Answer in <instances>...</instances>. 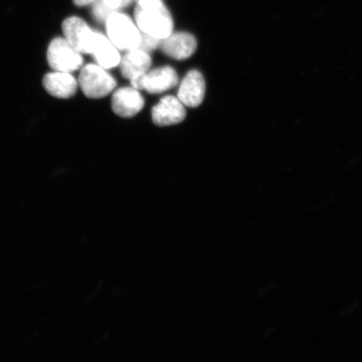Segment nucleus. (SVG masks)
I'll return each instance as SVG.
<instances>
[{"label": "nucleus", "instance_id": "f257e3e1", "mask_svg": "<svg viewBox=\"0 0 362 362\" xmlns=\"http://www.w3.org/2000/svg\"><path fill=\"white\" fill-rule=\"evenodd\" d=\"M137 3L134 18L139 30L160 40L173 33V18L162 0H139Z\"/></svg>", "mask_w": 362, "mask_h": 362}, {"label": "nucleus", "instance_id": "f03ea898", "mask_svg": "<svg viewBox=\"0 0 362 362\" xmlns=\"http://www.w3.org/2000/svg\"><path fill=\"white\" fill-rule=\"evenodd\" d=\"M107 37L121 51L139 48L142 34L128 16L113 11L105 21Z\"/></svg>", "mask_w": 362, "mask_h": 362}, {"label": "nucleus", "instance_id": "7ed1b4c3", "mask_svg": "<svg viewBox=\"0 0 362 362\" xmlns=\"http://www.w3.org/2000/svg\"><path fill=\"white\" fill-rule=\"evenodd\" d=\"M105 68L98 64H88L81 68L78 84L89 98H102L112 92L117 81Z\"/></svg>", "mask_w": 362, "mask_h": 362}, {"label": "nucleus", "instance_id": "20e7f679", "mask_svg": "<svg viewBox=\"0 0 362 362\" xmlns=\"http://www.w3.org/2000/svg\"><path fill=\"white\" fill-rule=\"evenodd\" d=\"M48 64L53 71L74 72L83 65L81 54L68 43L64 37L54 38L47 49Z\"/></svg>", "mask_w": 362, "mask_h": 362}, {"label": "nucleus", "instance_id": "39448f33", "mask_svg": "<svg viewBox=\"0 0 362 362\" xmlns=\"http://www.w3.org/2000/svg\"><path fill=\"white\" fill-rule=\"evenodd\" d=\"M62 31L64 38L72 47L81 54H92L97 31L90 26L81 18L71 16L62 23Z\"/></svg>", "mask_w": 362, "mask_h": 362}, {"label": "nucleus", "instance_id": "423d86ee", "mask_svg": "<svg viewBox=\"0 0 362 362\" xmlns=\"http://www.w3.org/2000/svg\"><path fill=\"white\" fill-rule=\"evenodd\" d=\"M187 117L185 105L178 98L166 96L152 110V120L158 126H170L181 123Z\"/></svg>", "mask_w": 362, "mask_h": 362}, {"label": "nucleus", "instance_id": "0eeeda50", "mask_svg": "<svg viewBox=\"0 0 362 362\" xmlns=\"http://www.w3.org/2000/svg\"><path fill=\"white\" fill-rule=\"evenodd\" d=\"M205 93L206 81L203 75L197 70H192L181 81L178 98L185 106L197 107L202 103Z\"/></svg>", "mask_w": 362, "mask_h": 362}, {"label": "nucleus", "instance_id": "6e6552de", "mask_svg": "<svg viewBox=\"0 0 362 362\" xmlns=\"http://www.w3.org/2000/svg\"><path fill=\"white\" fill-rule=\"evenodd\" d=\"M160 47L165 55L181 61L191 57L196 52L197 42L192 34L175 33L163 39Z\"/></svg>", "mask_w": 362, "mask_h": 362}, {"label": "nucleus", "instance_id": "1a4fd4ad", "mask_svg": "<svg viewBox=\"0 0 362 362\" xmlns=\"http://www.w3.org/2000/svg\"><path fill=\"white\" fill-rule=\"evenodd\" d=\"M144 99L139 90L122 88L112 95V111L122 117H132L143 110Z\"/></svg>", "mask_w": 362, "mask_h": 362}, {"label": "nucleus", "instance_id": "9d476101", "mask_svg": "<svg viewBox=\"0 0 362 362\" xmlns=\"http://www.w3.org/2000/svg\"><path fill=\"white\" fill-rule=\"evenodd\" d=\"M42 83L49 94L62 99L74 97L78 87V81L70 72L57 71L45 75Z\"/></svg>", "mask_w": 362, "mask_h": 362}, {"label": "nucleus", "instance_id": "9b49d317", "mask_svg": "<svg viewBox=\"0 0 362 362\" xmlns=\"http://www.w3.org/2000/svg\"><path fill=\"white\" fill-rule=\"evenodd\" d=\"M178 83V75L171 66L156 68L147 71L142 78V89L152 94L166 92Z\"/></svg>", "mask_w": 362, "mask_h": 362}, {"label": "nucleus", "instance_id": "f8f14e48", "mask_svg": "<svg viewBox=\"0 0 362 362\" xmlns=\"http://www.w3.org/2000/svg\"><path fill=\"white\" fill-rule=\"evenodd\" d=\"M151 64L152 59L147 52L140 48L129 49L121 58L122 75L127 79H133L135 76L146 74Z\"/></svg>", "mask_w": 362, "mask_h": 362}, {"label": "nucleus", "instance_id": "ddd939ff", "mask_svg": "<svg viewBox=\"0 0 362 362\" xmlns=\"http://www.w3.org/2000/svg\"><path fill=\"white\" fill-rule=\"evenodd\" d=\"M119 49L113 45L107 36L100 33L96 34L93 45V55L97 64L105 69H111L120 64Z\"/></svg>", "mask_w": 362, "mask_h": 362}, {"label": "nucleus", "instance_id": "4468645a", "mask_svg": "<svg viewBox=\"0 0 362 362\" xmlns=\"http://www.w3.org/2000/svg\"><path fill=\"white\" fill-rule=\"evenodd\" d=\"M113 11L112 8L108 7L105 3L103 1V0H99V1H95L94 6L93 7V15L98 21L105 22L107 19V17L110 16Z\"/></svg>", "mask_w": 362, "mask_h": 362}, {"label": "nucleus", "instance_id": "2eb2a0df", "mask_svg": "<svg viewBox=\"0 0 362 362\" xmlns=\"http://www.w3.org/2000/svg\"><path fill=\"white\" fill-rule=\"evenodd\" d=\"M161 40H162L160 39L153 37L152 35L143 33L141 36V42H140L139 48L142 49L144 51L147 52L153 51V49L160 47Z\"/></svg>", "mask_w": 362, "mask_h": 362}, {"label": "nucleus", "instance_id": "dca6fc26", "mask_svg": "<svg viewBox=\"0 0 362 362\" xmlns=\"http://www.w3.org/2000/svg\"><path fill=\"white\" fill-rule=\"evenodd\" d=\"M103 1L113 11H119L121 8L129 6L133 0H103Z\"/></svg>", "mask_w": 362, "mask_h": 362}, {"label": "nucleus", "instance_id": "f3484780", "mask_svg": "<svg viewBox=\"0 0 362 362\" xmlns=\"http://www.w3.org/2000/svg\"><path fill=\"white\" fill-rule=\"evenodd\" d=\"M97 0H74L75 6L78 7H83L89 6V4L95 3Z\"/></svg>", "mask_w": 362, "mask_h": 362}, {"label": "nucleus", "instance_id": "a211bd4d", "mask_svg": "<svg viewBox=\"0 0 362 362\" xmlns=\"http://www.w3.org/2000/svg\"><path fill=\"white\" fill-rule=\"evenodd\" d=\"M136 1H137V2H138V1H139V0H136Z\"/></svg>", "mask_w": 362, "mask_h": 362}]
</instances>
